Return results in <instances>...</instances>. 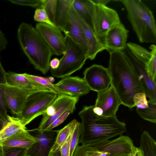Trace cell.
<instances>
[{"instance_id": "cell-12", "label": "cell", "mask_w": 156, "mask_h": 156, "mask_svg": "<svg viewBox=\"0 0 156 156\" xmlns=\"http://www.w3.org/2000/svg\"><path fill=\"white\" fill-rule=\"evenodd\" d=\"M83 78L90 88L97 92L108 88L111 79L108 68L93 64L86 68L83 73Z\"/></svg>"}, {"instance_id": "cell-17", "label": "cell", "mask_w": 156, "mask_h": 156, "mask_svg": "<svg viewBox=\"0 0 156 156\" xmlns=\"http://www.w3.org/2000/svg\"><path fill=\"white\" fill-rule=\"evenodd\" d=\"M60 93L79 97L88 94L90 90L83 78L68 76L62 78L54 84Z\"/></svg>"}, {"instance_id": "cell-34", "label": "cell", "mask_w": 156, "mask_h": 156, "mask_svg": "<svg viewBox=\"0 0 156 156\" xmlns=\"http://www.w3.org/2000/svg\"><path fill=\"white\" fill-rule=\"evenodd\" d=\"M147 96L144 92H139L135 94L133 100L136 108L144 109L148 107V103Z\"/></svg>"}, {"instance_id": "cell-46", "label": "cell", "mask_w": 156, "mask_h": 156, "mask_svg": "<svg viewBox=\"0 0 156 156\" xmlns=\"http://www.w3.org/2000/svg\"><path fill=\"white\" fill-rule=\"evenodd\" d=\"M0 156H1V147H0Z\"/></svg>"}, {"instance_id": "cell-26", "label": "cell", "mask_w": 156, "mask_h": 156, "mask_svg": "<svg viewBox=\"0 0 156 156\" xmlns=\"http://www.w3.org/2000/svg\"><path fill=\"white\" fill-rule=\"evenodd\" d=\"M102 148L97 142L81 144L76 148L73 156H99Z\"/></svg>"}, {"instance_id": "cell-43", "label": "cell", "mask_w": 156, "mask_h": 156, "mask_svg": "<svg viewBox=\"0 0 156 156\" xmlns=\"http://www.w3.org/2000/svg\"><path fill=\"white\" fill-rule=\"evenodd\" d=\"M6 122V121L4 120L0 117V130L4 126Z\"/></svg>"}, {"instance_id": "cell-30", "label": "cell", "mask_w": 156, "mask_h": 156, "mask_svg": "<svg viewBox=\"0 0 156 156\" xmlns=\"http://www.w3.org/2000/svg\"><path fill=\"white\" fill-rule=\"evenodd\" d=\"M57 3V0H41L40 6L45 10L49 20L54 24Z\"/></svg>"}, {"instance_id": "cell-3", "label": "cell", "mask_w": 156, "mask_h": 156, "mask_svg": "<svg viewBox=\"0 0 156 156\" xmlns=\"http://www.w3.org/2000/svg\"><path fill=\"white\" fill-rule=\"evenodd\" d=\"M21 49L34 68L45 75L50 69L52 51L35 28L23 22L17 32Z\"/></svg>"}, {"instance_id": "cell-10", "label": "cell", "mask_w": 156, "mask_h": 156, "mask_svg": "<svg viewBox=\"0 0 156 156\" xmlns=\"http://www.w3.org/2000/svg\"><path fill=\"white\" fill-rule=\"evenodd\" d=\"M2 94L7 108L15 117H19L28 96L32 92L6 83L1 84Z\"/></svg>"}, {"instance_id": "cell-22", "label": "cell", "mask_w": 156, "mask_h": 156, "mask_svg": "<svg viewBox=\"0 0 156 156\" xmlns=\"http://www.w3.org/2000/svg\"><path fill=\"white\" fill-rule=\"evenodd\" d=\"M78 122L74 119L61 129L58 130L54 144L49 156H61L60 148L66 139L73 131Z\"/></svg>"}, {"instance_id": "cell-39", "label": "cell", "mask_w": 156, "mask_h": 156, "mask_svg": "<svg viewBox=\"0 0 156 156\" xmlns=\"http://www.w3.org/2000/svg\"><path fill=\"white\" fill-rule=\"evenodd\" d=\"M8 41L4 34L0 30V52L5 49Z\"/></svg>"}, {"instance_id": "cell-29", "label": "cell", "mask_w": 156, "mask_h": 156, "mask_svg": "<svg viewBox=\"0 0 156 156\" xmlns=\"http://www.w3.org/2000/svg\"><path fill=\"white\" fill-rule=\"evenodd\" d=\"M73 6L81 18L93 29L90 16L84 5L79 0H73Z\"/></svg>"}, {"instance_id": "cell-40", "label": "cell", "mask_w": 156, "mask_h": 156, "mask_svg": "<svg viewBox=\"0 0 156 156\" xmlns=\"http://www.w3.org/2000/svg\"><path fill=\"white\" fill-rule=\"evenodd\" d=\"M60 60L57 58H55L50 61L49 66L51 69L53 70L57 69L59 66Z\"/></svg>"}, {"instance_id": "cell-2", "label": "cell", "mask_w": 156, "mask_h": 156, "mask_svg": "<svg viewBox=\"0 0 156 156\" xmlns=\"http://www.w3.org/2000/svg\"><path fill=\"white\" fill-rule=\"evenodd\" d=\"M93 105L84 106L78 113L82 120L79 143L106 141L126 132L125 123L120 121L116 115H97L93 112Z\"/></svg>"}, {"instance_id": "cell-37", "label": "cell", "mask_w": 156, "mask_h": 156, "mask_svg": "<svg viewBox=\"0 0 156 156\" xmlns=\"http://www.w3.org/2000/svg\"><path fill=\"white\" fill-rule=\"evenodd\" d=\"M10 2L20 5L36 7H40L41 0H9Z\"/></svg>"}, {"instance_id": "cell-27", "label": "cell", "mask_w": 156, "mask_h": 156, "mask_svg": "<svg viewBox=\"0 0 156 156\" xmlns=\"http://www.w3.org/2000/svg\"><path fill=\"white\" fill-rule=\"evenodd\" d=\"M148 105L144 109L136 108V111L143 119L151 123H156V102L148 101Z\"/></svg>"}, {"instance_id": "cell-33", "label": "cell", "mask_w": 156, "mask_h": 156, "mask_svg": "<svg viewBox=\"0 0 156 156\" xmlns=\"http://www.w3.org/2000/svg\"><path fill=\"white\" fill-rule=\"evenodd\" d=\"M26 76L31 79L37 83L47 87L55 93L58 94H60L55 88L54 84L51 83L47 78L29 74L26 73Z\"/></svg>"}, {"instance_id": "cell-32", "label": "cell", "mask_w": 156, "mask_h": 156, "mask_svg": "<svg viewBox=\"0 0 156 156\" xmlns=\"http://www.w3.org/2000/svg\"><path fill=\"white\" fill-rule=\"evenodd\" d=\"M81 132V123L78 122L73 131L70 146V156H73L75 151L78 146Z\"/></svg>"}, {"instance_id": "cell-8", "label": "cell", "mask_w": 156, "mask_h": 156, "mask_svg": "<svg viewBox=\"0 0 156 156\" xmlns=\"http://www.w3.org/2000/svg\"><path fill=\"white\" fill-rule=\"evenodd\" d=\"M79 99V97L72 96L62 93L58 94L56 99L43 115L39 126L36 129L42 133L65 111L71 109L74 111Z\"/></svg>"}, {"instance_id": "cell-45", "label": "cell", "mask_w": 156, "mask_h": 156, "mask_svg": "<svg viewBox=\"0 0 156 156\" xmlns=\"http://www.w3.org/2000/svg\"><path fill=\"white\" fill-rule=\"evenodd\" d=\"M50 82L52 83V82H53L54 80V78L52 77H49L47 78Z\"/></svg>"}, {"instance_id": "cell-31", "label": "cell", "mask_w": 156, "mask_h": 156, "mask_svg": "<svg viewBox=\"0 0 156 156\" xmlns=\"http://www.w3.org/2000/svg\"><path fill=\"white\" fill-rule=\"evenodd\" d=\"M27 148L10 147H1V156H27Z\"/></svg>"}, {"instance_id": "cell-7", "label": "cell", "mask_w": 156, "mask_h": 156, "mask_svg": "<svg viewBox=\"0 0 156 156\" xmlns=\"http://www.w3.org/2000/svg\"><path fill=\"white\" fill-rule=\"evenodd\" d=\"M57 95V94L51 90L32 93L27 97L18 118L26 126L37 117L44 114Z\"/></svg>"}, {"instance_id": "cell-16", "label": "cell", "mask_w": 156, "mask_h": 156, "mask_svg": "<svg viewBox=\"0 0 156 156\" xmlns=\"http://www.w3.org/2000/svg\"><path fill=\"white\" fill-rule=\"evenodd\" d=\"M129 32L121 22L113 26L104 38L103 42L105 50L109 52L124 49L126 47Z\"/></svg>"}, {"instance_id": "cell-15", "label": "cell", "mask_w": 156, "mask_h": 156, "mask_svg": "<svg viewBox=\"0 0 156 156\" xmlns=\"http://www.w3.org/2000/svg\"><path fill=\"white\" fill-rule=\"evenodd\" d=\"M121 104L122 103L120 98L111 85L105 90L98 92L94 106L102 110L103 116H112L115 115Z\"/></svg>"}, {"instance_id": "cell-35", "label": "cell", "mask_w": 156, "mask_h": 156, "mask_svg": "<svg viewBox=\"0 0 156 156\" xmlns=\"http://www.w3.org/2000/svg\"><path fill=\"white\" fill-rule=\"evenodd\" d=\"M34 18V20L37 22L55 26L49 20L45 11L43 8H37L35 10Z\"/></svg>"}, {"instance_id": "cell-18", "label": "cell", "mask_w": 156, "mask_h": 156, "mask_svg": "<svg viewBox=\"0 0 156 156\" xmlns=\"http://www.w3.org/2000/svg\"><path fill=\"white\" fill-rule=\"evenodd\" d=\"M5 80L6 83L9 85L32 92L51 90L47 87L28 77L26 76V73H18L12 72H6Z\"/></svg>"}, {"instance_id": "cell-41", "label": "cell", "mask_w": 156, "mask_h": 156, "mask_svg": "<svg viewBox=\"0 0 156 156\" xmlns=\"http://www.w3.org/2000/svg\"><path fill=\"white\" fill-rule=\"evenodd\" d=\"M94 4L100 5H106L112 1L111 0H90Z\"/></svg>"}, {"instance_id": "cell-25", "label": "cell", "mask_w": 156, "mask_h": 156, "mask_svg": "<svg viewBox=\"0 0 156 156\" xmlns=\"http://www.w3.org/2000/svg\"><path fill=\"white\" fill-rule=\"evenodd\" d=\"M143 156H156V142L147 131L141 133L140 147Z\"/></svg>"}, {"instance_id": "cell-1", "label": "cell", "mask_w": 156, "mask_h": 156, "mask_svg": "<svg viewBox=\"0 0 156 156\" xmlns=\"http://www.w3.org/2000/svg\"><path fill=\"white\" fill-rule=\"evenodd\" d=\"M108 68L111 79V85L115 89L122 104L132 108L135 107V94L144 92L143 87L130 62L122 51L109 52Z\"/></svg>"}, {"instance_id": "cell-36", "label": "cell", "mask_w": 156, "mask_h": 156, "mask_svg": "<svg viewBox=\"0 0 156 156\" xmlns=\"http://www.w3.org/2000/svg\"><path fill=\"white\" fill-rule=\"evenodd\" d=\"M73 111L71 109H68L65 111L61 115L56 119L44 131L52 130L54 128L62 124L66 119L69 115L70 113H73Z\"/></svg>"}, {"instance_id": "cell-13", "label": "cell", "mask_w": 156, "mask_h": 156, "mask_svg": "<svg viewBox=\"0 0 156 156\" xmlns=\"http://www.w3.org/2000/svg\"><path fill=\"white\" fill-rule=\"evenodd\" d=\"M122 51L133 68L143 87L144 93L149 99L148 101L156 102V82L149 76L144 65L135 58L127 47Z\"/></svg>"}, {"instance_id": "cell-42", "label": "cell", "mask_w": 156, "mask_h": 156, "mask_svg": "<svg viewBox=\"0 0 156 156\" xmlns=\"http://www.w3.org/2000/svg\"><path fill=\"white\" fill-rule=\"evenodd\" d=\"M132 156H143L142 152L139 147H135Z\"/></svg>"}, {"instance_id": "cell-21", "label": "cell", "mask_w": 156, "mask_h": 156, "mask_svg": "<svg viewBox=\"0 0 156 156\" xmlns=\"http://www.w3.org/2000/svg\"><path fill=\"white\" fill-rule=\"evenodd\" d=\"M126 47L135 58L146 66L151 62L156 60V46L153 44L151 45L149 51L135 43H127Z\"/></svg>"}, {"instance_id": "cell-20", "label": "cell", "mask_w": 156, "mask_h": 156, "mask_svg": "<svg viewBox=\"0 0 156 156\" xmlns=\"http://www.w3.org/2000/svg\"><path fill=\"white\" fill-rule=\"evenodd\" d=\"M37 141L28 130L19 131L12 135L0 140V147H20L28 149Z\"/></svg>"}, {"instance_id": "cell-14", "label": "cell", "mask_w": 156, "mask_h": 156, "mask_svg": "<svg viewBox=\"0 0 156 156\" xmlns=\"http://www.w3.org/2000/svg\"><path fill=\"white\" fill-rule=\"evenodd\" d=\"M87 51V47L81 19L73 5L69 10L65 27L62 31Z\"/></svg>"}, {"instance_id": "cell-6", "label": "cell", "mask_w": 156, "mask_h": 156, "mask_svg": "<svg viewBox=\"0 0 156 156\" xmlns=\"http://www.w3.org/2000/svg\"><path fill=\"white\" fill-rule=\"evenodd\" d=\"M79 0L88 11L93 29L102 41L108 31L115 25L121 22L118 14L115 10L106 5L94 4L90 0Z\"/></svg>"}, {"instance_id": "cell-28", "label": "cell", "mask_w": 156, "mask_h": 156, "mask_svg": "<svg viewBox=\"0 0 156 156\" xmlns=\"http://www.w3.org/2000/svg\"><path fill=\"white\" fill-rule=\"evenodd\" d=\"M6 73L1 64L0 58V117L5 121L7 120L9 115L2 94L1 84L6 83L5 76Z\"/></svg>"}, {"instance_id": "cell-5", "label": "cell", "mask_w": 156, "mask_h": 156, "mask_svg": "<svg viewBox=\"0 0 156 156\" xmlns=\"http://www.w3.org/2000/svg\"><path fill=\"white\" fill-rule=\"evenodd\" d=\"M66 50L60 59L58 67L54 70L50 68L52 76L58 78L69 76L80 70L87 59V51L65 35Z\"/></svg>"}, {"instance_id": "cell-11", "label": "cell", "mask_w": 156, "mask_h": 156, "mask_svg": "<svg viewBox=\"0 0 156 156\" xmlns=\"http://www.w3.org/2000/svg\"><path fill=\"white\" fill-rule=\"evenodd\" d=\"M28 131L36 138L37 141L28 149L27 156H49L58 130H51L41 133L35 128Z\"/></svg>"}, {"instance_id": "cell-19", "label": "cell", "mask_w": 156, "mask_h": 156, "mask_svg": "<svg viewBox=\"0 0 156 156\" xmlns=\"http://www.w3.org/2000/svg\"><path fill=\"white\" fill-rule=\"evenodd\" d=\"M81 20L87 44V58L93 60L99 52L105 50V48L103 41L97 36L93 29Z\"/></svg>"}, {"instance_id": "cell-9", "label": "cell", "mask_w": 156, "mask_h": 156, "mask_svg": "<svg viewBox=\"0 0 156 156\" xmlns=\"http://www.w3.org/2000/svg\"><path fill=\"white\" fill-rule=\"evenodd\" d=\"M35 28L51 50L53 55H63L65 51V37L55 26L44 23H37Z\"/></svg>"}, {"instance_id": "cell-38", "label": "cell", "mask_w": 156, "mask_h": 156, "mask_svg": "<svg viewBox=\"0 0 156 156\" xmlns=\"http://www.w3.org/2000/svg\"><path fill=\"white\" fill-rule=\"evenodd\" d=\"M73 132L69 135L61 147V156H70V144Z\"/></svg>"}, {"instance_id": "cell-23", "label": "cell", "mask_w": 156, "mask_h": 156, "mask_svg": "<svg viewBox=\"0 0 156 156\" xmlns=\"http://www.w3.org/2000/svg\"><path fill=\"white\" fill-rule=\"evenodd\" d=\"M73 0H57L54 24L62 31Z\"/></svg>"}, {"instance_id": "cell-4", "label": "cell", "mask_w": 156, "mask_h": 156, "mask_svg": "<svg viewBox=\"0 0 156 156\" xmlns=\"http://www.w3.org/2000/svg\"><path fill=\"white\" fill-rule=\"evenodd\" d=\"M119 1L125 6L128 20L139 41L156 43V21L152 11L142 0Z\"/></svg>"}, {"instance_id": "cell-24", "label": "cell", "mask_w": 156, "mask_h": 156, "mask_svg": "<svg viewBox=\"0 0 156 156\" xmlns=\"http://www.w3.org/2000/svg\"><path fill=\"white\" fill-rule=\"evenodd\" d=\"M27 129L18 117L8 116L6 122L0 130V140L7 138L20 130Z\"/></svg>"}, {"instance_id": "cell-44", "label": "cell", "mask_w": 156, "mask_h": 156, "mask_svg": "<svg viewBox=\"0 0 156 156\" xmlns=\"http://www.w3.org/2000/svg\"><path fill=\"white\" fill-rule=\"evenodd\" d=\"M133 154H124L119 155L116 156H132Z\"/></svg>"}]
</instances>
